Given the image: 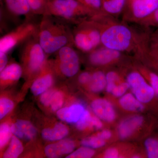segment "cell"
<instances>
[{"label": "cell", "instance_id": "39", "mask_svg": "<svg viewBox=\"0 0 158 158\" xmlns=\"http://www.w3.org/2000/svg\"><path fill=\"white\" fill-rule=\"evenodd\" d=\"M92 77V73L89 72H84L80 74L78 77L79 83L82 85H86L90 83Z\"/></svg>", "mask_w": 158, "mask_h": 158}, {"label": "cell", "instance_id": "9", "mask_svg": "<svg viewBox=\"0 0 158 158\" xmlns=\"http://www.w3.org/2000/svg\"><path fill=\"white\" fill-rule=\"evenodd\" d=\"M127 80L134 95L141 103H149L156 97L152 86L148 84L143 76L138 72L130 73Z\"/></svg>", "mask_w": 158, "mask_h": 158}, {"label": "cell", "instance_id": "15", "mask_svg": "<svg viewBox=\"0 0 158 158\" xmlns=\"http://www.w3.org/2000/svg\"><path fill=\"white\" fill-rule=\"evenodd\" d=\"M85 109L83 105L76 104L67 107L61 108L57 112L58 118L68 123H76L81 117Z\"/></svg>", "mask_w": 158, "mask_h": 158}, {"label": "cell", "instance_id": "10", "mask_svg": "<svg viewBox=\"0 0 158 158\" xmlns=\"http://www.w3.org/2000/svg\"><path fill=\"white\" fill-rule=\"evenodd\" d=\"M123 52L102 45L88 53L89 63L94 66L109 65L118 61L123 56Z\"/></svg>", "mask_w": 158, "mask_h": 158}, {"label": "cell", "instance_id": "20", "mask_svg": "<svg viewBox=\"0 0 158 158\" xmlns=\"http://www.w3.org/2000/svg\"><path fill=\"white\" fill-rule=\"evenodd\" d=\"M102 11L105 15H117L125 9L127 0H102Z\"/></svg>", "mask_w": 158, "mask_h": 158}, {"label": "cell", "instance_id": "37", "mask_svg": "<svg viewBox=\"0 0 158 158\" xmlns=\"http://www.w3.org/2000/svg\"><path fill=\"white\" fill-rule=\"evenodd\" d=\"M140 23L146 26L158 27V8L152 14Z\"/></svg>", "mask_w": 158, "mask_h": 158}, {"label": "cell", "instance_id": "11", "mask_svg": "<svg viewBox=\"0 0 158 158\" xmlns=\"http://www.w3.org/2000/svg\"><path fill=\"white\" fill-rule=\"evenodd\" d=\"M75 148V144L70 139L61 140L56 143L48 144L45 148L44 152L47 157L58 158L70 154Z\"/></svg>", "mask_w": 158, "mask_h": 158}, {"label": "cell", "instance_id": "27", "mask_svg": "<svg viewBox=\"0 0 158 158\" xmlns=\"http://www.w3.org/2000/svg\"><path fill=\"white\" fill-rule=\"evenodd\" d=\"M11 127L6 123H3L0 126V147L2 148L6 146L11 139Z\"/></svg>", "mask_w": 158, "mask_h": 158}, {"label": "cell", "instance_id": "5", "mask_svg": "<svg viewBox=\"0 0 158 158\" xmlns=\"http://www.w3.org/2000/svg\"><path fill=\"white\" fill-rule=\"evenodd\" d=\"M37 35L24 43L20 51L26 70L30 74L39 72L46 62L47 55L40 44Z\"/></svg>", "mask_w": 158, "mask_h": 158}, {"label": "cell", "instance_id": "42", "mask_svg": "<svg viewBox=\"0 0 158 158\" xmlns=\"http://www.w3.org/2000/svg\"><path fill=\"white\" fill-rule=\"evenodd\" d=\"M102 127V123L99 118L96 116H92L91 118L90 127H94L96 129H99Z\"/></svg>", "mask_w": 158, "mask_h": 158}, {"label": "cell", "instance_id": "8", "mask_svg": "<svg viewBox=\"0 0 158 158\" xmlns=\"http://www.w3.org/2000/svg\"><path fill=\"white\" fill-rule=\"evenodd\" d=\"M126 6V19L140 23L158 9V0H127Z\"/></svg>", "mask_w": 158, "mask_h": 158}, {"label": "cell", "instance_id": "36", "mask_svg": "<svg viewBox=\"0 0 158 158\" xmlns=\"http://www.w3.org/2000/svg\"><path fill=\"white\" fill-rule=\"evenodd\" d=\"M56 91L53 90H47L41 94L40 102L45 106H51L52 100Z\"/></svg>", "mask_w": 158, "mask_h": 158}, {"label": "cell", "instance_id": "4", "mask_svg": "<svg viewBox=\"0 0 158 158\" xmlns=\"http://www.w3.org/2000/svg\"><path fill=\"white\" fill-rule=\"evenodd\" d=\"M72 31L73 45L79 51L90 52L101 44V32L97 23L92 18L77 24Z\"/></svg>", "mask_w": 158, "mask_h": 158}, {"label": "cell", "instance_id": "33", "mask_svg": "<svg viewBox=\"0 0 158 158\" xmlns=\"http://www.w3.org/2000/svg\"><path fill=\"white\" fill-rule=\"evenodd\" d=\"M14 107V103L8 98H2L0 99V118L2 119Z\"/></svg>", "mask_w": 158, "mask_h": 158}, {"label": "cell", "instance_id": "24", "mask_svg": "<svg viewBox=\"0 0 158 158\" xmlns=\"http://www.w3.org/2000/svg\"><path fill=\"white\" fill-rule=\"evenodd\" d=\"M34 15H44L46 14L49 0H27Z\"/></svg>", "mask_w": 158, "mask_h": 158}, {"label": "cell", "instance_id": "30", "mask_svg": "<svg viewBox=\"0 0 158 158\" xmlns=\"http://www.w3.org/2000/svg\"><path fill=\"white\" fill-rule=\"evenodd\" d=\"M148 56L150 57L152 62L158 66V41L151 38L150 39L147 52Z\"/></svg>", "mask_w": 158, "mask_h": 158}, {"label": "cell", "instance_id": "34", "mask_svg": "<svg viewBox=\"0 0 158 158\" xmlns=\"http://www.w3.org/2000/svg\"><path fill=\"white\" fill-rule=\"evenodd\" d=\"M64 102V95L61 91H57L54 94L53 97L51 104L52 111H58L61 109Z\"/></svg>", "mask_w": 158, "mask_h": 158}, {"label": "cell", "instance_id": "21", "mask_svg": "<svg viewBox=\"0 0 158 158\" xmlns=\"http://www.w3.org/2000/svg\"><path fill=\"white\" fill-rule=\"evenodd\" d=\"M119 104L125 110L132 112H139L144 109L142 103L131 94L122 96L119 100Z\"/></svg>", "mask_w": 158, "mask_h": 158}, {"label": "cell", "instance_id": "1", "mask_svg": "<svg viewBox=\"0 0 158 158\" xmlns=\"http://www.w3.org/2000/svg\"><path fill=\"white\" fill-rule=\"evenodd\" d=\"M105 15L92 18L100 29L102 45L123 53L140 51L145 53L150 39L141 40L128 26L115 22L108 23L104 20Z\"/></svg>", "mask_w": 158, "mask_h": 158}, {"label": "cell", "instance_id": "35", "mask_svg": "<svg viewBox=\"0 0 158 158\" xmlns=\"http://www.w3.org/2000/svg\"><path fill=\"white\" fill-rule=\"evenodd\" d=\"M129 88V85L127 82H121L114 86L111 93L116 97H121L124 95L127 90Z\"/></svg>", "mask_w": 158, "mask_h": 158}, {"label": "cell", "instance_id": "32", "mask_svg": "<svg viewBox=\"0 0 158 158\" xmlns=\"http://www.w3.org/2000/svg\"><path fill=\"white\" fill-rule=\"evenodd\" d=\"M92 116L89 111L85 110L81 117L76 123V126L79 130L82 131L90 127Z\"/></svg>", "mask_w": 158, "mask_h": 158}, {"label": "cell", "instance_id": "26", "mask_svg": "<svg viewBox=\"0 0 158 158\" xmlns=\"http://www.w3.org/2000/svg\"><path fill=\"white\" fill-rule=\"evenodd\" d=\"M81 144L83 146L90 148H98L104 146L106 141L104 139L96 135L85 138L81 142Z\"/></svg>", "mask_w": 158, "mask_h": 158}, {"label": "cell", "instance_id": "38", "mask_svg": "<svg viewBox=\"0 0 158 158\" xmlns=\"http://www.w3.org/2000/svg\"><path fill=\"white\" fill-rule=\"evenodd\" d=\"M148 79L150 85L154 90L156 96L158 98V75L155 73L150 72L148 73Z\"/></svg>", "mask_w": 158, "mask_h": 158}, {"label": "cell", "instance_id": "28", "mask_svg": "<svg viewBox=\"0 0 158 158\" xmlns=\"http://www.w3.org/2000/svg\"><path fill=\"white\" fill-rule=\"evenodd\" d=\"M85 7L99 15H105L102 11V0H77Z\"/></svg>", "mask_w": 158, "mask_h": 158}, {"label": "cell", "instance_id": "43", "mask_svg": "<svg viewBox=\"0 0 158 158\" xmlns=\"http://www.w3.org/2000/svg\"><path fill=\"white\" fill-rule=\"evenodd\" d=\"M97 135L102 139L106 140L110 139L111 138L112 133L109 130H104L98 133Z\"/></svg>", "mask_w": 158, "mask_h": 158}, {"label": "cell", "instance_id": "12", "mask_svg": "<svg viewBox=\"0 0 158 158\" xmlns=\"http://www.w3.org/2000/svg\"><path fill=\"white\" fill-rule=\"evenodd\" d=\"M94 113L99 118L106 122H112L116 118V113L113 106L105 99L94 100L91 104Z\"/></svg>", "mask_w": 158, "mask_h": 158}, {"label": "cell", "instance_id": "22", "mask_svg": "<svg viewBox=\"0 0 158 158\" xmlns=\"http://www.w3.org/2000/svg\"><path fill=\"white\" fill-rule=\"evenodd\" d=\"M89 85L90 90L92 92L98 93L103 90L107 85L106 74L100 70L94 72L92 73Z\"/></svg>", "mask_w": 158, "mask_h": 158}, {"label": "cell", "instance_id": "16", "mask_svg": "<svg viewBox=\"0 0 158 158\" xmlns=\"http://www.w3.org/2000/svg\"><path fill=\"white\" fill-rule=\"evenodd\" d=\"M143 122V117L140 116H133L126 118L118 126V135L121 139L128 138L141 126Z\"/></svg>", "mask_w": 158, "mask_h": 158}, {"label": "cell", "instance_id": "29", "mask_svg": "<svg viewBox=\"0 0 158 158\" xmlns=\"http://www.w3.org/2000/svg\"><path fill=\"white\" fill-rule=\"evenodd\" d=\"M95 152L90 148L84 146L80 148L73 152L71 153L66 158H89L92 157Z\"/></svg>", "mask_w": 158, "mask_h": 158}, {"label": "cell", "instance_id": "44", "mask_svg": "<svg viewBox=\"0 0 158 158\" xmlns=\"http://www.w3.org/2000/svg\"><path fill=\"white\" fill-rule=\"evenodd\" d=\"M152 38L158 41V30L155 33L153 36H152Z\"/></svg>", "mask_w": 158, "mask_h": 158}, {"label": "cell", "instance_id": "7", "mask_svg": "<svg viewBox=\"0 0 158 158\" xmlns=\"http://www.w3.org/2000/svg\"><path fill=\"white\" fill-rule=\"evenodd\" d=\"M73 44L65 46L56 53V65L63 76L71 77L78 73L80 69V57Z\"/></svg>", "mask_w": 158, "mask_h": 158}, {"label": "cell", "instance_id": "25", "mask_svg": "<svg viewBox=\"0 0 158 158\" xmlns=\"http://www.w3.org/2000/svg\"><path fill=\"white\" fill-rule=\"evenodd\" d=\"M148 157L149 158H158V138H150L144 142Z\"/></svg>", "mask_w": 158, "mask_h": 158}, {"label": "cell", "instance_id": "3", "mask_svg": "<svg viewBox=\"0 0 158 158\" xmlns=\"http://www.w3.org/2000/svg\"><path fill=\"white\" fill-rule=\"evenodd\" d=\"M46 14L75 24L98 15L77 0H49Z\"/></svg>", "mask_w": 158, "mask_h": 158}, {"label": "cell", "instance_id": "23", "mask_svg": "<svg viewBox=\"0 0 158 158\" xmlns=\"http://www.w3.org/2000/svg\"><path fill=\"white\" fill-rule=\"evenodd\" d=\"M15 136L11 137L10 144L3 155V158H17L22 153L23 147L21 141Z\"/></svg>", "mask_w": 158, "mask_h": 158}, {"label": "cell", "instance_id": "19", "mask_svg": "<svg viewBox=\"0 0 158 158\" xmlns=\"http://www.w3.org/2000/svg\"><path fill=\"white\" fill-rule=\"evenodd\" d=\"M23 72L20 65L16 63H11L1 71L0 78L4 82L15 81L21 77Z\"/></svg>", "mask_w": 158, "mask_h": 158}, {"label": "cell", "instance_id": "17", "mask_svg": "<svg viewBox=\"0 0 158 158\" xmlns=\"http://www.w3.org/2000/svg\"><path fill=\"white\" fill-rule=\"evenodd\" d=\"M53 77L51 72L45 70L33 83L31 90L35 96L41 94L48 90L52 85Z\"/></svg>", "mask_w": 158, "mask_h": 158}, {"label": "cell", "instance_id": "31", "mask_svg": "<svg viewBox=\"0 0 158 158\" xmlns=\"http://www.w3.org/2000/svg\"><path fill=\"white\" fill-rule=\"evenodd\" d=\"M107 85L106 87L107 91L111 93L112 89L115 85L121 83V79L119 75L115 71H110L106 74Z\"/></svg>", "mask_w": 158, "mask_h": 158}, {"label": "cell", "instance_id": "2", "mask_svg": "<svg viewBox=\"0 0 158 158\" xmlns=\"http://www.w3.org/2000/svg\"><path fill=\"white\" fill-rule=\"evenodd\" d=\"M37 36L46 55L56 53L63 47L73 44L72 30L68 23L48 14L43 15Z\"/></svg>", "mask_w": 158, "mask_h": 158}, {"label": "cell", "instance_id": "41", "mask_svg": "<svg viewBox=\"0 0 158 158\" xmlns=\"http://www.w3.org/2000/svg\"><path fill=\"white\" fill-rule=\"evenodd\" d=\"M6 53L0 52V71L3 70L7 65L8 62V56Z\"/></svg>", "mask_w": 158, "mask_h": 158}, {"label": "cell", "instance_id": "6", "mask_svg": "<svg viewBox=\"0 0 158 158\" xmlns=\"http://www.w3.org/2000/svg\"><path fill=\"white\" fill-rule=\"evenodd\" d=\"M38 26L30 20L20 25L14 30L5 34L0 39V52L8 54L15 47L24 43L36 36Z\"/></svg>", "mask_w": 158, "mask_h": 158}, {"label": "cell", "instance_id": "13", "mask_svg": "<svg viewBox=\"0 0 158 158\" xmlns=\"http://www.w3.org/2000/svg\"><path fill=\"white\" fill-rule=\"evenodd\" d=\"M8 11L16 16H24L30 20L34 15L27 0H2Z\"/></svg>", "mask_w": 158, "mask_h": 158}, {"label": "cell", "instance_id": "18", "mask_svg": "<svg viewBox=\"0 0 158 158\" xmlns=\"http://www.w3.org/2000/svg\"><path fill=\"white\" fill-rule=\"evenodd\" d=\"M69 132L68 127L66 125L61 123H58L53 127L43 130L41 135L44 139L47 141H58L66 137Z\"/></svg>", "mask_w": 158, "mask_h": 158}, {"label": "cell", "instance_id": "40", "mask_svg": "<svg viewBox=\"0 0 158 158\" xmlns=\"http://www.w3.org/2000/svg\"><path fill=\"white\" fill-rule=\"evenodd\" d=\"M118 151L114 148H111L106 150L104 157L106 158H116L118 157Z\"/></svg>", "mask_w": 158, "mask_h": 158}, {"label": "cell", "instance_id": "14", "mask_svg": "<svg viewBox=\"0 0 158 158\" xmlns=\"http://www.w3.org/2000/svg\"><path fill=\"white\" fill-rule=\"evenodd\" d=\"M11 129L15 136L25 141L34 139L37 134L36 128L27 120H18L11 125Z\"/></svg>", "mask_w": 158, "mask_h": 158}]
</instances>
